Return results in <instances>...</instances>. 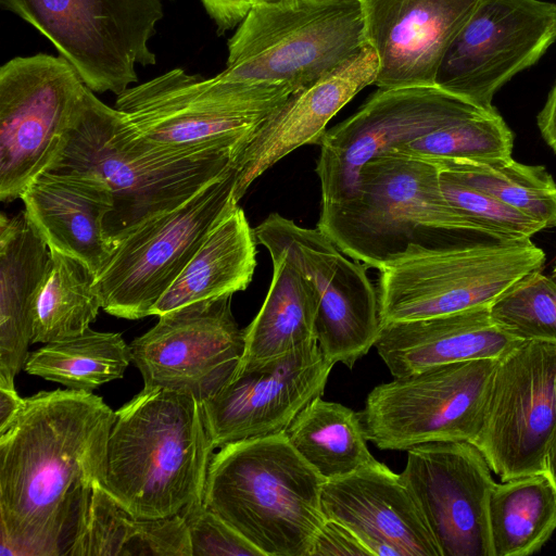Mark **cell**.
<instances>
[{
    "mask_svg": "<svg viewBox=\"0 0 556 556\" xmlns=\"http://www.w3.org/2000/svg\"><path fill=\"white\" fill-rule=\"evenodd\" d=\"M366 45L361 0L257 1L228 40L227 65L214 78L294 93Z\"/></svg>",
    "mask_w": 556,
    "mask_h": 556,
    "instance_id": "6",
    "label": "cell"
},
{
    "mask_svg": "<svg viewBox=\"0 0 556 556\" xmlns=\"http://www.w3.org/2000/svg\"><path fill=\"white\" fill-rule=\"evenodd\" d=\"M490 314L519 340L556 343V279L528 274L490 305Z\"/></svg>",
    "mask_w": 556,
    "mask_h": 556,
    "instance_id": "35",
    "label": "cell"
},
{
    "mask_svg": "<svg viewBox=\"0 0 556 556\" xmlns=\"http://www.w3.org/2000/svg\"><path fill=\"white\" fill-rule=\"evenodd\" d=\"M522 340L501 328L490 306L381 325L375 344L393 377L441 364L501 358Z\"/></svg>",
    "mask_w": 556,
    "mask_h": 556,
    "instance_id": "24",
    "label": "cell"
},
{
    "mask_svg": "<svg viewBox=\"0 0 556 556\" xmlns=\"http://www.w3.org/2000/svg\"><path fill=\"white\" fill-rule=\"evenodd\" d=\"M326 519L349 528L376 556H441L427 520L401 473L380 462L326 480Z\"/></svg>",
    "mask_w": 556,
    "mask_h": 556,
    "instance_id": "21",
    "label": "cell"
},
{
    "mask_svg": "<svg viewBox=\"0 0 556 556\" xmlns=\"http://www.w3.org/2000/svg\"><path fill=\"white\" fill-rule=\"evenodd\" d=\"M440 169L541 223L556 227V182L544 166L511 156L484 161H431Z\"/></svg>",
    "mask_w": 556,
    "mask_h": 556,
    "instance_id": "33",
    "label": "cell"
},
{
    "mask_svg": "<svg viewBox=\"0 0 556 556\" xmlns=\"http://www.w3.org/2000/svg\"><path fill=\"white\" fill-rule=\"evenodd\" d=\"M544 472L551 479L556 489V432L551 440L545 454Z\"/></svg>",
    "mask_w": 556,
    "mask_h": 556,
    "instance_id": "42",
    "label": "cell"
},
{
    "mask_svg": "<svg viewBox=\"0 0 556 556\" xmlns=\"http://www.w3.org/2000/svg\"><path fill=\"white\" fill-rule=\"evenodd\" d=\"M514 135L494 106L473 113L401 142L388 152L405 153L428 161L494 160L510 157Z\"/></svg>",
    "mask_w": 556,
    "mask_h": 556,
    "instance_id": "34",
    "label": "cell"
},
{
    "mask_svg": "<svg viewBox=\"0 0 556 556\" xmlns=\"http://www.w3.org/2000/svg\"><path fill=\"white\" fill-rule=\"evenodd\" d=\"M481 106L438 86L378 88L356 113L328 129L319 143L316 174L321 205L351 197L359 172L372 157Z\"/></svg>",
    "mask_w": 556,
    "mask_h": 556,
    "instance_id": "16",
    "label": "cell"
},
{
    "mask_svg": "<svg viewBox=\"0 0 556 556\" xmlns=\"http://www.w3.org/2000/svg\"><path fill=\"white\" fill-rule=\"evenodd\" d=\"M293 448L326 480L377 462L367 447L361 414L336 402H309L285 430Z\"/></svg>",
    "mask_w": 556,
    "mask_h": 556,
    "instance_id": "29",
    "label": "cell"
},
{
    "mask_svg": "<svg viewBox=\"0 0 556 556\" xmlns=\"http://www.w3.org/2000/svg\"><path fill=\"white\" fill-rule=\"evenodd\" d=\"M70 556H192L184 518L135 515L99 483L92 491L85 528Z\"/></svg>",
    "mask_w": 556,
    "mask_h": 556,
    "instance_id": "28",
    "label": "cell"
},
{
    "mask_svg": "<svg viewBox=\"0 0 556 556\" xmlns=\"http://www.w3.org/2000/svg\"><path fill=\"white\" fill-rule=\"evenodd\" d=\"M50 250V263L38 292L31 343H49L83 333L102 308L96 274L79 260Z\"/></svg>",
    "mask_w": 556,
    "mask_h": 556,
    "instance_id": "32",
    "label": "cell"
},
{
    "mask_svg": "<svg viewBox=\"0 0 556 556\" xmlns=\"http://www.w3.org/2000/svg\"><path fill=\"white\" fill-rule=\"evenodd\" d=\"M553 274H554V276L556 278V261H555V266H554V269H553Z\"/></svg>",
    "mask_w": 556,
    "mask_h": 556,
    "instance_id": "44",
    "label": "cell"
},
{
    "mask_svg": "<svg viewBox=\"0 0 556 556\" xmlns=\"http://www.w3.org/2000/svg\"><path fill=\"white\" fill-rule=\"evenodd\" d=\"M439 178L446 201L492 239H531L532 236L545 229L534 218L462 182L440 168Z\"/></svg>",
    "mask_w": 556,
    "mask_h": 556,
    "instance_id": "36",
    "label": "cell"
},
{
    "mask_svg": "<svg viewBox=\"0 0 556 556\" xmlns=\"http://www.w3.org/2000/svg\"><path fill=\"white\" fill-rule=\"evenodd\" d=\"M317 227L346 256L378 270L410 245L456 243L446 239L456 233L488 237L446 201L433 162L394 151L363 166L351 197L321 205Z\"/></svg>",
    "mask_w": 556,
    "mask_h": 556,
    "instance_id": "5",
    "label": "cell"
},
{
    "mask_svg": "<svg viewBox=\"0 0 556 556\" xmlns=\"http://www.w3.org/2000/svg\"><path fill=\"white\" fill-rule=\"evenodd\" d=\"M50 250L24 211L0 215V386L15 387L31 343L35 302Z\"/></svg>",
    "mask_w": 556,
    "mask_h": 556,
    "instance_id": "25",
    "label": "cell"
},
{
    "mask_svg": "<svg viewBox=\"0 0 556 556\" xmlns=\"http://www.w3.org/2000/svg\"><path fill=\"white\" fill-rule=\"evenodd\" d=\"M253 231L257 243L285 251L305 277L317 303L315 336L324 356L352 369L375 346L382 325L368 267L346 257L318 227H301L278 213Z\"/></svg>",
    "mask_w": 556,
    "mask_h": 556,
    "instance_id": "13",
    "label": "cell"
},
{
    "mask_svg": "<svg viewBox=\"0 0 556 556\" xmlns=\"http://www.w3.org/2000/svg\"><path fill=\"white\" fill-rule=\"evenodd\" d=\"M268 252L271 281L261 309L243 329L244 351L236 371L316 339L317 303L312 287L285 251Z\"/></svg>",
    "mask_w": 556,
    "mask_h": 556,
    "instance_id": "27",
    "label": "cell"
},
{
    "mask_svg": "<svg viewBox=\"0 0 556 556\" xmlns=\"http://www.w3.org/2000/svg\"><path fill=\"white\" fill-rule=\"evenodd\" d=\"M86 85L62 55L16 56L0 68V200L21 199L56 159Z\"/></svg>",
    "mask_w": 556,
    "mask_h": 556,
    "instance_id": "12",
    "label": "cell"
},
{
    "mask_svg": "<svg viewBox=\"0 0 556 556\" xmlns=\"http://www.w3.org/2000/svg\"><path fill=\"white\" fill-rule=\"evenodd\" d=\"M130 362V346L121 333L88 328L29 353L24 370L67 389L91 392L122 378Z\"/></svg>",
    "mask_w": 556,
    "mask_h": 556,
    "instance_id": "31",
    "label": "cell"
},
{
    "mask_svg": "<svg viewBox=\"0 0 556 556\" xmlns=\"http://www.w3.org/2000/svg\"><path fill=\"white\" fill-rule=\"evenodd\" d=\"M210 17L217 26V33H224L238 26L257 0H201Z\"/></svg>",
    "mask_w": 556,
    "mask_h": 556,
    "instance_id": "39",
    "label": "cell"
},
{
    "mask_svg": "<svg viewBox=\"0 0 556 556\" xmlns=\"http://www.w3.org/2000/svg\"><path fill=\"white\" fill-rule=\"evenodd\" d=\"M236 182L233 167L176 208L129 232L96 278L102 308L126 319L150 316L212 229L238 205Z\"/></svg>",
    "mask_w": 556,
    "mask_h": 556,
    "instance_id": "10",
    "label": "cell"
},
{
    "mask_svg": "<svg viewBox=\"0 0 556 556\" xmlns=\"http://www.w3.org/2000/svg\"><path fill=\"white\" fill-rule=\"evenodd\" d=\"M478 0H361L378 88L437 86L441 61Z\"/></svg>",
    "mask_w": 556,
    "mask_h": 556,
    "instance_id": "20",
    "label": "cell"
},
{
    "mask_svg": "<svg viewBox=\"0 0 556 556\" xmlns=\"http://www.w3.org/2000/svg\"><path fill=\"white\" fill-rule=\"evenodd\" d=\"M257 1H261V2H277V1H282V0H257Z\"/></svg>",
    "mask_w": 556,
    "mask_h": 556,
    "instance_id": "43",
    "label": "cell"
},
{
    "mask_svg": "<svg viewBox=\"0 0 556 556\" xmlns=\"http://www.w3.org/2000/svg\"><path fill=\"white\" fill-rule=\"evenodd\" d=\"M103 486L144 518L203 502L214 446L194 396L147 388L115 412Z\"/></svg>",
    "mask_w": 556,
    "mask_h": 556,
    "instance_id": "3",
    "label": "cell"
},
{
    "mask_svg": "<svg viewBox=\"0 0 556 556\" xmlns=\"http://www.w3.org/2000/svg\"><path fill=\"white\" fill-rule=\"evenodd\" d=\"M231 149L174 150L152 144L126 115L86 86L64 144L45 170L104 184L112 197L104 231L115 247L143 223L169 212L236 167Z\"/></svg>",
    "mask_w": 556,
    "mask_h": 556,
    "instance_id": "2",
    "label": "cell"
},
{
    "mask_svg": "<svg viewBox=\"0 0 556 556\" xmlns=\"http://www.w3.org/2000/svg\"><path fill=\"white\" fill-rule=\"evenodd\" d=\"M493 556H528L556 530V489L545 472L495 482L489 500Z\"/></svg>",
    "mask_w": 556,
    "mask_h": 556,
    "instance_id": "30",
    "label": "cell"
},
{
    "mask_svg": "<svg viewBox=\"0 0 556 556\" xmlns=\"http://www.w3.org/2000/svg\"><path fill=\"white\" fill-rule=\"evenodd\" d=\"M231 296L162 314L129 344L131 362L144 387L173 390L203 402L233 376L244 351V330L232 315Z\"/></svg>",
    "mask_w": 556,
    "mask_h": 556,
    "instance_id": "17",
    "label": "cell"
},
{
    "mask_svg": "<svg viewBox=\"0 0 556 556\" xmlns=\"http://www.w3.org/2000/svg\"><path fill=\"white\" fill-rule=\"evenodd\" d=\"M538 126L544 141L556 153V83L538 115Z\"/></svg>",
    "mask_w": 556,
    "mask_h": 556,
    "instance_id": "40",
    "label": "cell"
},
{
    "mask_svg": "<svg viewBox=\"0 0 556 556\" xmlns=\"http://www.w3.org/2000/svg\"><path fill=\"white\" fill-rule=\"evenodd\" d=\"M556 432V343L525 340L503 355L472 442L502 481L544 472Z\"/></svg>",
    "mask_w": 556,
    "mask_h": 556,
    "instance_id": "14",
    "label": "cell"
},
{
    "mask_svg": "<svg viewBox=\"0 0 556 556\" xmlns=\"http://www.w3.org/2000/svg\"><path fill=\"white\" fill-rule=\"evenodd\" d=\"M43 35L93 92L116 96L138 81L136 64H156L149 48L161 0H0Z\"/></svg>",
    "mask_w": 556,
    "mask_h": 556,
    "instance_id": "9",
    "label": "cell"
},
{
    "mask_svg": "<svg viewBox=\"0 0 556 556\" xmlns=\"http://www.w3.org/2000/svg\"><path fill=\"white\" fill-rule=\"evenodd\" d=\"M545 258L530 239L410 245L379 269L381 324L490 306Z\"/></svg>",
    "mask_w": 556,
    "mask_h": 556,
    "instance_id": "7",
    "label": "cell"
},
{
    "mask_svg": "<svg viewBox=\"0 0 556 556\" xmlns=\"http://www.w3.org/2000/svg\"><path fill=\"white\" fill-rule=\"evenodd\" d=\"M555 40V3L478 0L445 52L435 85L492 108L501 87L539 61Z\"/></svg>",
    "mask_w": 556,
    "mask_h": 556,
    "instance_id": "15",
    "label": "cell"
},
{
    "mask_svg": "<svg viewBox=\"0 0 556 556\" xmlns=\"http://www.w3.org/2000/svg\"><path fill=\"white\" fill-rule=\"evenodd\" d=\"M170 1H174V0H170Z\"/></svg>",
    "mask_w": 556,
    "mask_h": 556,
    "instance_id": "45",
    "label": "cell"
},
{
    "mask_svg": "<svg viewBox=\"0 0 556 556\" xmlns=\"http://www.w3.org/2000/svg\"><path fill=\"white\" fill-rule=\"evenodd\" d=\"M180 516L189 531L192 556H263L203 502L188 507Z\"/></svg>",
    "mask_w": 556,
    "mask_h": 556,
    "instance_id": "37",
    "label": "cell"
},
{
    "mask_svg": "<svg viewBox=\"0 0 556 556\" xmlns=\"http://www.w3.org/2000/svg\"><path fill=\"white\" fill-rule=\"evenodd\" d=\"M256 243L243 210L236 205L212 229L150 315L160 316L188 304L245 290L256 267Z\"/></svg>",
    "mask_w": 556,
    "mask_h": 556,
    "instance_id": "26",
    "label": "cell"
},
{
    "mask_svg": "<svg viewBox=\"0 0 556 556\" xmlns=\"http://www.w3.org/2000/svg\"><path fill=\"white\" fill-rule=\"evenodd\" d=\"M378 58L366 45L345 63L290 94L264 122L236 162L238 201L251 184L282 157L305 144H319L334 115L375 83Z\"/></svg>",
    "mask_w": 556,
    "mask_h": 556,
    "instance_id": "22",
    "label": "cell"
},
{
    "mask_svg": "<svg viewBox=\"0 0 556 556\" xmlns=\"http://www.w3.org/2000/svg\"><path fill=\"white\" fill-rule=\"evenodd\" d=\"M441 556H493L489 500L495 484L482 452L467 441H437L407 450L401 473Z\"/></svg>",
    "mask_w": 556,
    "mask_h": 556,
    "instance_id": "19",
    "label": "cell"
},
{
    "mask_svg": "<svg viewBox=\"0 0 556 556\" xmlns=\"http://www.w3.org/2000/svg\"><path fill=\"white\" fill-rule=\"evenodd\" d=\"M334 365L316 339L280 356L237 370L201 402L214 448L283 433L294 417L321 396Z\"/></svg>",
    "mask_w": 556,
    "mask_h": 556,
    "instance_id": "18",
    "label": "cell"
},
{
    "mask_svg": "<svg viewBox=\"0 0 556 556\" xmlns=\"http://www.w3.org/2000/svg\"><path fill=\"white\" fill-rule=\"evenodd\" d=\"M21 199L27 218L49 249L79 260L96 276L103 270L115 250L104 231L113 203L103 182L43 172Z\"/></svg>",
    "mask_w": 556,
    "mask_h": 556,
    "instance_id": "23",
    "label": "cell"
},
{
    "mask_svg": "<svg viewBox=\"0 0 556 556\" xmlns=\"http://www.w3.org/2000/svg\"><path fill=\"white\" fill-rule=\"evenodd\" d=\"M370 555L359 539L342 523L327 519L316 535L308 556Z\"/></svg>",
    "mask_w": 556,
    "mask_h": 556,
    "instance_id": "38",
    "label": "cell"
},
{
    "mask_svg": "<svg viewBox=\"0 0 556 556\" xmlns=\"http://www.w3.org/2000/svg\"><path fill=\"white\" fill-rule=\"evenodd\" d=\"M25 399L21 397L15 387L0 386V433L15 418L21 410Z\"/></svg>",
    "mask_w": 556,
    "mask_h": 556,
    "instance_id": "41",
    "label": "cell"
},
{
    "mask_svg": "<svg viewBox=\"0 0 556 556\" xmlns=\"http://www.w3.org/2000/svg\"><path fill=\"white\" fill-rule=\"evenodd\" d=\"M497 361L435 365L375 387L359 413L367 440L396 451L437 441L472 443Z\"/></svg>",
    "mask_w": 556,
    "mask_h": 556,
    "instance_id": "11",
    "label": "cell"
},
{
    "mask_svg": "<svg viewBox=\"0 0 556 556\" xmlns=\"http://www.w3.org/2000/svg\"><path fill=\"white\" fill-rule=\"evenodd\" d=\"M325 482L285 433L245 439L213 455L203 503L263 556H308Z\"/></svg>",
    "mask_w": 556,
    "mask_h": 556,
    "instance_id": "4",
    "label": "cell"
},
{
    "mask_svg": "<svg viewBox=\"0 0 556 556\" xmlns=\"http://www.w3.org/2000/svg\"><path fill=\"white\" fill-rule=\"evenodd\" d=\"M115 417L88 391L25 399L0 433V556H70L105 481Z\"/></svg>",
    "mask_w": 556,
    "mask_h": 556,
    "instance_id": "1",
    "label": "cell"
},
{
    "mask_svg": "<svg viewBox=\"0 0 556 556\" xmlns=\"http://www.w3.org/2000/svg\"><path fill=\"white\" fill-rule=\"evenodd\" d=\"M290 94L285 86L223 83L175 68L129 87L117 96L115 108L154 146L231 149L240 156Z\"/></svg>",
    "mask_w": 556,
    "mask_h": 556,
    "instance_id": "8",
    "label": "cell"
}]
</instances>
